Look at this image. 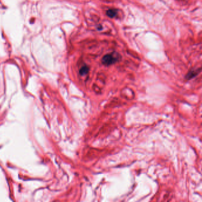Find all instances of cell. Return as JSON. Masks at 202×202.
Wrapping results in <instances>:
<instances>
[{
    "label": "cell",
    "mask_w": 202,
    "mask_h": 202,
    "mask_svg": "<svg viewBox=\"0 0 202 202\" xmlns=\"http://www.w3.org/2000/svg\"><path fill=\"white\" fill-rule=\"evenodd\" d=\"M117 61V58L111 54L105 55L102 59V63L105 65H110L115 63Z\"/></svg>",
    "instance_id": "cell-1"
},
{
    "label": "cell",
    "mask_w": 202,
    "mask_h": 202,
    "mask_svg": "<svg viewBox=\"0 0 202 202\" xmlns=\"http://www.w3.org/2000/svg\"><path fill=\"white\" fill-rule=\"evenodd\" d=\"M106 14H107V16H108L109 17L114 18V17H116L117 16V11L116 9H109L106 12Z\"/></svg>",
    "instance_id": "cell-2"
},
{
    "label": "cell",
    "mask_w": 202,
    "mask_h": 202,
    "mask_svg": "<svg viewBox=\"0 0 202 202\" xmlns=\"http://www.w3.org/2000/svg\"><path fill=\"white\" fill-rule=\"evenodd\" d=\"M88 71H89V69L87 67H83L81 68V69L79 71V73L81 75H84L87 74L88 73Z\"/></svg>",
    "instance_id": "cell-3"
}]
</instances>
